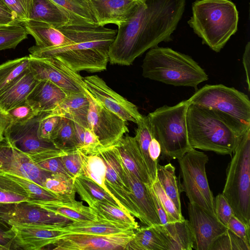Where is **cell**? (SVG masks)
I'll return each instance as SVG.
<instances>
[{"mask_svg": "<svg viewBox=\"0 0 250 250\" xmlns=\"http://www.w3.org/2000/svg\"><path fill=\"white\" fill-rule=\"evenodd\" d=\"M0 220L16 225L56 227L72 222L28 201L0 205Z\"/></svg>", "mask_w": 250, "mask_h": 250, "instance_id": "5bb4252c", "label": "cell"}, {"mask_svg": "<svg viewBox=\"0 0 250 250\" xmlns=\"http://www.w3.org/2000/svg\"><path fill=\"white\" fill-rule=\"evenodd\" d=\"M113 146L125 167L138 180L151 185L152 182L135 137L124 136Z\"/></svg>", "mask_w": 250, "mask_h": 250, "instance_id": "603a6c76", "label": "cell"}, {"mask_svg": "<svg viewBox=\"0 0 250 250\" xmlns=\"http://www.w3.org/2000/svg\"><path fill=\"white\" fill-rule=\"evenodd\" d=\"M186 0H139L133 16L118 26L109 50L112 64L128 66L146 51L172 40Z\"/></svg>", "mask_w": 250, "mask_h": 250, "instance_id": "6da1fadb", "label": "cell"}, {"mask_svg": "<svg viewBox=\"0 0 250 250\" xmlns=\"http://www.w3.org/2000/svg\"><path fill=\"white\" fill-rule=\"evenodd\" d=\"M68 93L48 81H38L26 101L36 113H49L54 109Z\"/></svg>", "mask_w": 250, "mask_h": 250, "instance_id": "d4e9b609", "label": "cell"}, {"mask_svg": "<svg viewBox=\"0 0 250 250\" xmlns=\"http://www.w3.org/2000/svg\"><path fill=\"white\" fill-rule=\"evenodd\" d=\"M227 228L250 246V226L246 225L233 215L228 222Z\"/></svg>", "mask_w": 250, "mask_h": 250, "instance_id": "db71d44e", "label": "cell"}, {"mask_svg": "<svg viewBox=\"0 0 250 250\" xmlns=\"http://www.w3.org/2000/svg\"><path fill=\"white\" fill-rule=\"evenodd\" d=\"M69 17L74 24L99 26L87 0H51Z\"/></svg>", "mask_w": 250, "mask_h": 250, "instance_id": "1f68e13d", "label": "cell"}, {"mask_svg": "<svg viewBox=\"0 0 250 250\" xmlns=\"http://www.w3.org/2000/svg\"><path fill=\"white\" fill-rule=\"evenodd\" d=\"M29 56L8 61L0 64V92L29 68Z\"/></svg>", "mask_w": 250, "mask_h": 250, "instance_id": "f35d334b", "label": "cell"}, {"mask_svg": "<svg viewBox=\"0 0 250 250\" xmlns=\"http://www.w3.org/2000/svg\"><path fill=\"white\" fill-rule=\"evenodd\" d=\"M29 20L44 22L55 27L74 24L68 15L51 0H32Z\"/></svg>", "mask_w": 250, "mask_h": 250, "instance_id": "f546056e", "label": "cell"}, {"mask_svg": "<svg viewBox=\"0 0 250 250\" xmlns=\"http://www.w3.org/2000/svg\"><path fill=\"white\" fill-rule=\"evenodd\" d=\"M102 148L97 136L88 127H85L83 144L78 150L83 154L88 155L97 154Z\"/></svg>", "mask_w": 250, "mask_h": 250, "instance_id": "f5cc1de1", "label": "cell"}, {"mask_svg": "<svg viewBox=\"0 0 250 250\" xmlns=\"http://www.w3.org/2000/svg\"><path fill=\"white\" fill-rule=\"evenodd\" d=\"M62 116L44 112L39 121L37 133L41 139L51 141Z\"/></svg>", "mask_w": 250, "mask_h": 250, "instance_id": "bcb514c9", "label": "cell"}, {"mask_svg": "<svg viewBox=\"0 0 250 250\" xmlns=\"http://www.w3.org/2000/svg\"><path fill=\"white\" fill-rule=\"evenodd\" d=\"M29 69L0 92V107L4 111L25 101L37 83Z\"/></svg>", "mask_w": 250, "mask_h": 250, "instance_id": "83f0119b", "label": "cell"}, {"mask_svg": "<svg viewBox=\"0 0 250 250\" xmlns=\"http://www.w3.org/2000/svg\"><path fill=\"white\" fill-rule=\"evenodd\" d=\"M0 250H7L4 247L0 245Z\"/></svg>", "mask_w": 250, "mask_h": 250, "instance_id": "be15d7a7", "label": "cell"}, {"mask_svg": "<svg viewBox=\"0 0 250 250\" xmlns=\"http://www.w3.org/2000/svg\"><path fill=\"white\" fill-rule=\"evenodd\" d=\"M12 228L18 250H44L55 238L65 233L55 227L16 225Z\"/></svg>", "mask_w": 250, "mask_h": 250, "instance_id": "7402d4cb", "label": "cell"}, {"mask_svg": "<svg viewBox=\"0 0 250 250\" xmlns=\"http://www.w3.org/2000/svg\"><path fill=\"white\" fill-rule=\"evenodd\" d=\"M210 250H250V246L228 229L214 241Z\"/></svg>", "mask_w": 250, "mask_h": 250, "instance_id": "ee69618b", "label": "cell"}, {"mask_svg": "<svg viewBox=\"0 0 250 250\" xmlns=\"http://www.w3.org/2000/svg\"><path fill=\"white\" fill-rule=\"evenodd\" d=\"M239 13L230 0H196L188 23L193 32L216 52H219L238 29Z\"/></svg>", "mask_w": 250, "mask_h": 250, "instance_id": "277c9868", "label": "cell"}, {"mask_svg": "<svg viewBox=\"0 0 250 250\" xmlns=\"http://www.w3.org/2000/svg\"><path fill=\"white\" fill-rule=\"evenodd\" d=\"M166 250H191L193 240L188 220L152 226Z\"/></svg>", "mask_w": 250, "mask_h": 250, "instance_id": "cb8c5ba5", "label": "cell"}, {"mask_svg": "<svg viewBox=\"0 0 250 250\" xmlns=\"http://www.w3.org/2000/svg\"><path fill=\"white\" fill-rule=\"evenodd\" d=\"M151 187L168 217L170 223L182 221L185 219L179 212L172 200L168 197L157 179L153 182Z\"/></svg>", "mask_w": 250, "mask_h": 250, "instance_id": "f6af8a7d", "label": "cell"}, {"mask_svg": "<svg viewBox=\"0 0 250 250\" xmlns=\"http://www.w3.org/2000/svg\"><path fill=\"white\" fill-rule=\"evenodd\" d=\"M149 189L154 202L157 213L159 217L161 224L164 225L170 223L168 216L160 202L155 193L153 190L151 185L149 186Z\"/></svg>", "mask_w": 250, "mask_h": 250, "instance_id": "6f0895ef", "label": "cell"}, {"mask_svg": "<svg viewBox=\"0 0 250 250\" xmlns=\"http://www.w3.org/2000/svg\"><path fill=\"white\" fill-rule=\"evenodd\" d=\"M59 215L66 217L72 221H95L97 213L83 202L73 200L28 201Z\"/></svg>", "mask_w": 250, "mask_h": 250, "instance_id": "484cf974", "label": "cell"}, {"mask_svg": "<svg viewBox=\"0 0 250 250\" xmlns=\"http://www.w3.org/2000/svg\"><path fill=\"white\" fill-rule=\"evenodd\" d=\"M232 153L222 194L234 215L250 226V128L240 138Z\"/></svg>", "mask_w": 250, "mask_h": 250, "instance_id": "52a82bcc", "label": "cell"}, {"mask_svg": "<svg viewBox=\"0 0 250 250\" xmlns=\"http://www.w3.org/2000/svg\"><path fill=\"white\" fill-rule=\"evenodd\" d=\"M208 161L206 154L193 148L178 159L182 179L180 187L189 203L215 215L214 197L209 188L206 171Z\"/></svg>", "mask_w": 250, "mask_h": 250, "instance_id": "ba28073f", "label": "cell"}, {"mask_svg": "<svg viewBox=\"0 0 250 250\" xmlns=\"http://www.w3.org/2000/svg\"><path fill=\"white\" fill-rule=\"evenodd\" d=\"M145 78L176 86L197 88L208 79L205 70L190 56L169 47H156L146 53L142 65Z\"/></svg>", "mask_w": 250, "mask_h": 250, "instance_id": "5b68a950", "label": "cell"}, {"mask_svg": "<svg viewBox=\"0 0 250 250\" xmlns=\"http://www.w3.org/2000/svg\"><path fill=\"white\" fill-rule=\"evenodd\" d=\"M61 156H49L33 162L38 167L45 171L53 174L61 173L70 176L63 167Z\"/></svg>", "mask_w": 250, "mask_h": 250, "instance_id": "816d5d0a", "label": "cell"}, {"mask_svg": "<svg viewBox=\"0 0 250 250\" xmlns=\"http://www.w3.org/2000/svg\"><path fill=\"white\" fill-rule=\"evenodd\" d=\"M97 215L104 219L132 225L139 228L134 217L129 212L109 203L99 200H89L86 202Z\"/></svg>", "mask_w": 250, "mask_h": 250, "instance_id": "d590c367", "label": "cell"}, {"mask_svg": "<svg viewBox=\"0 0 250 250\" xmlns=\"http://www.w3.org/2000/svg\"><path fill=\"white\" fill-rule=\"evenodd\" d=\"M2 173L24 188L29 195L30 200L28 201L73 200L54 193L29 179L10 173Z\"/></svg>", "mask_w": 250, "mask_h": 250, "instance_id": "60d3db41", "label": "cell"}, {"mask_svg": "<svg viewBox=\"0 0 250 250\" xmlns=\"http://www.w3.org/2000/svg\"><path fill=\"white\" fill-rule=\"evenodd\" d=\"M22 23L28 34L34 38V46L39 48L57 47L75 42L91 33L98 26L90 24H67L55 27L32 20Z\"/></svg>", "mask_w": 250, "mask_h": 250, "instance_id": "8fae6325", "label": "cell"}, {"mask_svg": "<svg viewBox=\"0 0 250 250\" xmlns=\"http://www.w3.org/2000/svg\"><path fill=\"white\" fill-rule=\"evenodd\" d=\"M188 103L165 105L147 115L152 132L159 142L162 159H179L191 149L188 136L186 115Z\"/></svg>", "mask_w": 250, "mask_h": 250, "instance_id": "8992f818", "label": "cell"}, {"mask_svg": "<svg viewBox=\"0 0 250 250\" xmlns=\"http://www.w3.org/2000/svg\"><path fill=\"white\" fill-rule=\"evenodd\" d=\"M188 211L193 236V249L210 250L214 241L228 228L215 215L196 204L189 202Z\"/></svg>", "mask_w": 250, "mask_h": 250, "instance_id": "ac0fdd59", "label": "cell"}, {"mask_svg": "<svg viewBox=\"0 0 250 250\" xmlns=\"http://www.w3.org/2000/svg\"><path fill=\"white\" fill-rule=\"evenodd\" d=\"M215 215L218 220L227 227L234 212L228 201L222 193H219L214 198Z\"/></svg>", "mask_w": 250, "mask_h": 250, "instance_id": "681fc988", "label": "cell"}, {"mask_svg": "<svg viewBox=\"0 0 250 250\" xmlns=\"http://www.w3.org/2000/svg\"><path fill=\"white\" fill-rule=\"evenodd\" d=\"M137 128L134 136L145 162L148 172L152 182L157 179V166L151 159L148 147L152 139L155 137L147 116H143L136 124Z\"/></svg>", "mask_w": 250, "mask_h": 250, "instance_id": "d6a6232c", "label": "cell"}, {"mask_svg": "<svg viewBox=\"0 0 250 250\" xmlns=\"http://www.w3.org/2000/svg\"><path fill=\"white\" fill-rule=\"evenodd\" d=\"M85 91L105 108L126 122L137 124L143 117L137 106L109 87L98 75L83 78Z\"/></svg>", "mask_w": 250, "mask_h": 250, "instance_id": "2e32d148", "label": "cell"}, {"mask_svg": "<svg viewBox=\"0 0 250 250\" xmlns=\"http://www.w3.org/2000/svg\"><path fill=\"white\" fill-rule=\"evenodd\" d=\"M126 250H166L152 226L139 228L126 246Z\"/></svg>", "mask_w": 250, "mask_h": 250, "instance_id": "e575fe53", "label": "cell"}, {"mask_svg": "<svg viewBox=\"0 0 250 250\" xmlns=\"http://www.w3.org/2000/svg\"><path fill=\"white\" fill-rule=\"evenodd\" d=\"M187 100L188 104L214 109L250 126L249 98L234 87L222 84H206Z\"/></svg>", "mask_w": 250, "mask_h": 250, "instance_id": "9c48e42d", "label": "cell"}, {"mask_svg": "<svg viewBox=\"0 0 250 250\" xmlns=\"http://www.w3.org/2000/svg\"><path fill=\"white\" fill-rule=\"evenodd\" d=\"M29 200V194L22 186L0 172V205Z\"/></svg>", "mask_w": 250, "mask_h": 250, "instance_id": "ab89813d", "label": "cell"}, {"mask_svg": "<svg viewBox=\"0 0 250 250\" xmlns=\"http://www.w3.org/2000/svg\"><path fill=\"white\" fill-rule=\"evenodd\" d=\"M188 136L192 148L230 155L250 128L242 123L214 109L189 104L186 115Z\"/></svg>", "mask_w": 250, "mask_h": 250, "instance_id": "7a4b0ae2", "label": "cell"}, {"mask_svg": "<svg viewBox=\"0 0 250 250\" xmlns=\"http://www.w3.org/2000/svg\"><path fill=\"white\" fill-rule=\"evenodd\" d=\"M157 179L178 210L181 212L180 193L182 192L175 174V168L170 163L164 166L158 165Z\"/></svg>", "mask_w": 250, "mask_h": 250, "instance_id": "836d02e7", "label": "cell"}, {"mask_svg": "<svg viewBox=\"0 0 250 250\" xmlns=\"http://www.w3.org/2000/svg\"><path fill=\"white\" fill-rule=\"evenodd\" d=\"M76 192L84 202L99 200L109 203L126 210L124 207L110 194L89 178L80 174L74 180Z\"/></svg>", "mask_w": 250, "mask_h": 250, "instance_id": "4dcf8cb0", "label": "cell"}, {"mask_svg": "<svg viewBox=\"0 0 250 250\" xmlns=\"http://www.w3.org/2000/svg\"><path fill=\"white\" fill-rule=\"evenodd\" d=\"M61 157L65 170L72 179L81 174L82 162L78 149L68 151Z\"/></svg>", "mask_w": 250, "mask_h": 250, "instance_id": "7dc6e473", "label": "cell"}, {"mask_svg": "<svg viewBox=\"0 0 250 250\" xmlns=\"http://www.w3.org/2000/svg\"><path fill=\"white\" fill-rule=\"evenodd\" d=\"M43 113L23 123H11L4 132V138L9 144L30 158L66 152L57 148L52 142L39 138L38 127Z\"/></svg>", "mask_w": 250, "mask_h": 250, "instance_id": "7c38bea8", "label": "cell"}, {"mask_svg": "<svg viewBox=\"0 0 250 250\" xmlns=\"http://www.w3.org/2000/svg\"><path fill=\"white\" fill-rule=\"evenodd\" d=\"M86 95L89 101L88 128L97 136L103 148L113 146L129 132L127 122L102 106L88 93Z\"/></svg>", "mask_w": 250, "mask_h": 250, "instance_id": "9a60e30c", "label": "cell"}, {"mask_svg": "<svg viewBox=\"0 0 250 250\" xmlns=\"http://www.w3.org/2000/svg\"><path fill=\"white\" fill-rule=\"evenodd\" d=\"M15 238V234L12 226L0 220V245L7 250H18Z\"/></svg>", "mask_w": 250, "mask_h": 250, "instance_id": "11a10c76", "label": "cell"}, {"mask_svg": "<svg viewBox=\"0 0 250 250\" xmlns=\"http://www.w3.org/2000/svg\"><path fill=\"white\" fill-rule=\"evenodd\" d=\"M117 33V30L99 26L91 34L64 45L45 48L34 45L29 49V56L55 57L77 73L103 71L106 69L109 48Z\"/></svg>", "mask_w": 250, "mask_h": 250, "instance_id": "3957f363", "label": "cell"}, {"mask_svg": "<svg viewBox=\"0 0 250 250\" xmlns=\"http://www.w3.org/2000/svg\"><path fill=\"white\" fill-rule=\"evenodd\" d=\"M98 154L106 167L105 184L109 194L134 217L139 218L130 197V190L123 174V164L114 146L102 148Z\"/></svg>", "mask_w": 250, "mask_h": 250, "instance_id": "e0dca14e", "label": "cell"}, {"mask_svg": "<svg viewBox=\"0 0 250 250\" xmlns=\"http://www.w3.org/2000/svg\"><path fill=\"white\" fill-rule=\"evenodd\" d=\"M243 63L246 75V82L248 91H250V42H248L246 45L243 55Z\"/></svg>", "mask_w": 250, "mask_h": 250, "instance_id": "680465c9", "label": "cell"}, {"mask_svg": "<svg viewBox=\"0 0 250 250\" xmlns=\"http://www.w3.org/2000/svg\"><path fill=\"white\" fill-rule=\"evenodd\" d=\"M88 108L89 101L85 91L69 93L49 113L67 117L84 127H88L87 122Z\"/></svg>", "mask_w": 250, "mask_h": 250, "instance_id": "f1b7e54d", "label": "cell"}, {"mask_svg": "<svg viewBox=\"0 0 250 250\" xmlns=\"http://www.w3.org/2000/svg\"><path fill=\"white\" fill-rule=\"evenodd\" d=\"M79 152L82 162L81 174L94 181L109 194L105 184L106 167L102 158L98 154L86 155Z\"/></svg>", "mask_w": 250, "mask_h": 250, "instance_id": "74e56055", "label": "cell"}, {"mask_svg": "<svg viewBox=\"0 0 250 250\" xmlns=\"http://www.w3.org/2000/svg\"><path fill=\"white\" fill-rule=\"evenodd\" d=\"M0 172L29 179L42 187L53 174L38 167L28 156L11 146L5 138L0 142Z\"/></svg>", "mask_w": 250, "mask_h": 250, "instance_id": "d6986e66", "label": "cell"}, {"mask_svg": "<svg viewBox=\"0 0 250 250\" xmlns=\"http://www.w3.org/2000/svg\"><path fill=\"white\" fill-rule=\"evenodd\" d=\"M51 141L57 148L64 151L77 149L78 143L74 122L70 118L62 117Z\"/></svg>", "mask_w": 250, "mask_h": 250, "instance_id": "8d00e7d4", "label": "cell"}, {"mask_svg": "<svg viewBox=\"0 0 250 250\" xmlns=\"http://www.w3.org/2000/svg\"><path fill=\"white\" fill-rule=\"evenodd\" d=\"M29 56V68L37 80L49 81L68 93L85 91L83 78L60 60Z\"/></svg>", "mask_w": 250, "mask_h": 250, "instance_id": "4fadbf2b", "label": "cell"}, {"mask_svg": "<svg viewBox=\"0 0 250 250\" xmlns=\"http://www.w3.org/2000/svg\"><path fill=\"white\" fill-rule=\"evenodd\" d=\"M19 22L29 20L32 0H3Z\"/></svg>", "mask_w": 250, "mask_h": 250, "instance_id": "f907efd6", "label": "cell"}, {"mask_svg": "<svg viewBox=\"0 0 250 250\" xmlns=\"http://www.w3.org/2000/svg\"><path fill=\"white\" fill-rule=\"evenodd\" d=\"M99 26H117L134 14L139 0H87Z\"/></svg>", "mask_w": 250, "mask_h": 250, "instance_id": "ffe728a7", "label": "cell"}, {"mask_svg": "<svg viewBox=\"0 0 250 250\" xmlns=\"http://www.w3.org/2000/svg\"><path fill=\"white\" fill-rule=\"evenodd\" d=\"M55 228L65 232L85 233L96 234L117 233L137 229L134 226L124 223L109 220L98 215L95 221H72Z\"/></svg>", "mask_w": 250, "mask_h": 250, "instance_id": "4316f807", "label": "cell"}, {"mask_svg": "<svg viewBox=\"0 0 250 250\" xmlns=\"http://www.w3.org/2000/svg\"><path fill=\"white\" fill-rule=\"evenodd\" d=\"M148 153L152 161L158 165V159L161 154V148L159 142L155 137L152 139L150 143Z\"/></svg>", "mask_w": 250, "mask_h": 250, "instance_id": "91938a15", "label": "cell"}, {"mask_svg": "<svg viewBox=\"0 0 250 250\" xmlns=\"http://www.w3.org/2000/svg\"><path fill=\"white\" fill-rule=\"evenodd\" d=\"M19 22L16 15L7 6L3 0H0V25Z\"/></svg>", "mask_w": 250, "mask_h": 250, "instance_id": "9f6ffc18", "label": "cell"}, {"mask_svg": "<svg viewBox=\"0 0 250 250\" xmlns=\"http://www.w3.org/2000/svg\"><path fill=\"white\" fill-rule=\"evenodd\" d=\"M12 120V123L26 122L38 114L26 100L6 112Z\"/></svg>", "mask_w": 250, "mask_h": 250, "instance_id": "c3c4849f", "label": "cell"}, {"mask_svg": "<svg viewBox=\"0 0 250 250\" xmlns=\"http://www.w3.org/2000/svg\"><path fill=\"white\" fill-rule=\"evenodd\" d=\"M42 187L66 199H75L76 192L74 179L66 175L61 173L52 174L51 176L45 180Z\"/></svg>", "mask_w": 250, "mask_h": 250, "instance_id": "b9f144b4", "label": "cell"}, {"mask_svg": "<svg viewBox=\"0 0 250 250\" xmlns=\"http://www.w3.org/2000/svg\"><path fill=\"white\" fill-rule=\"evenodd\" d=\"M74 124L76 137L78 143V149H79L83 146V144L85 127L78 123L74 122Z\"/></svg>", "mask_w": 250, "mask_h": 250, "instance_id": "6125c7cd", "label": "cell"}, {"mask_svg": "<svg viewBox=\"0 0 250 250\" xmlns=\"http://www.w3.org/2000/svg\"><path fill=\"white\" fill-rule=\"evenodd\" d=\"M134 232V229H130L106 235L65 232L55 238L44 250H123Z\"/></svg>", "mask_w": 250, "mask_h": 250, "instance_id": "30bf717a", "label": "cell"}, {"mask_svg": "<svg viewBox=\"0 0 250 250\" xmlns=\"http://www.w3.org/2000/svg\"><path fill=\"white\" fill-rule=\"evenodd\" d=\"M12 123V120L7 113L0 107V142L4 139V132Z\"/></svg>", "mask_w": 250, "mask_h": 250, "instance_id": "94428289", "label": "cell"}, {"mask_svg": "<svg viewBox=\"0 0 250 250\" xmlns=\"http://www.w3.org/2000/svg\"><path fill=\"white\" fill-rule=\"evenodd\" d=\"M123 170L130 190V197L139 214V219L147 226L160 225L161 222L149 189L150 185H147L138 180L123 164Z\"/></svg>", "mask_w": 250, "mask_h": 250, "instance_id": "44dd1931", "label": "cell"}, {"mask_svg": "<svg viewBox=\"0 0 250 250\" xmlns=\"http://www.w3.org/2000/svg\"><path fill=\"white\" fill-rule=\"evenodd\" d=\"M28 34L22 23L0 25V51L15 48Z\"/></svg>", "mask_w": 250, "mask_h": 250, "instance_id": "7bdbcfd3", "label": "cell"}]
</instances>
